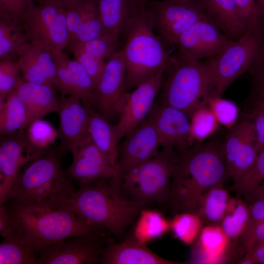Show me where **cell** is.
<instances>
[{
	"instance_id": "31",
	"label": "cell",
	"mask_w": 264,
	"mask_h": 264,
	"mask_svg": "<svg viewBox=\"0 0 264 264\" xmlns=\"http://www.w3.org/2000/svg\"><path fill=\"white\" fill-rule=\"evenodd\" d=\"M27 112L16 89L11 91L6 99L0 101V133L1 136L11 134L25 129Z\"/></svg>"
},
{
	"instance_id": "25",
	"label": "cell",
	"mask_w": 264,
	"mask_h": 264,
	"mask_svg": "<svg viewBox=\"0 0 264 264\" xmlns=\"http://www.w3.org/2000/svg\"><path fill=\"white\" fill-rule=\"evenodd\" d=\"M16 89L27 112L25 129L32 121L57 112L59 97L53 87L23 80Z\"/></svg>"
},
{
	"instance_id": "20",
	"label": "cell",
	"mask_w": 264,
	"mask_h": 264,
	"mask_svg": "<svg viewBox=\"0 0 264 264\" xmlns=\"http://www.w3.org/2000/svg\"><path fill=\"white\" fill-rule=\"evenodd\" d=\"M56 67L57 88L61 95L78 96L86 107L95 105V85L84 67L62 50L52 48Z\"/></svg>"
},
{
	"instance_id": "17",
	"label": "cell",
	"mask_w": 264,
	"mask_h": 264,
	"mask_svg": "<svg viewBox=\"0 0 264 264\" xmlns=\"http://www.w3.org/2000/svg\"><path fill=\"white\" fill-rule=\"evenodd\" d=\"M57 113L60 121L59 148L64 153L69 151L73 155L89 135L88 110L78 96L61 94Z\"/></svg>"
},
{
	"instance_id": "19",
	"label": "cell",
	"mask_w": 264,
	"mask_h": 264,
	"mask_svg": "<svg viewBox=\"0 0 264 264\" xmlns=\"http://www.w3.org/2000/svg\"><path fill=\"white\" fill-rule=\"evenodd\" d=\"M147 117L154 126L163 148H176L180 153L191 146L190 119L181 110L154 103Z\"/></svg>"
},
{
	"instance_id": "52",
	"label": "cell",
	"mask_w": 264,
	"mask_h": 264,
	"mask_svg": "<svg viewBox=\"0 0 264 264\" xmlns=\"http://www.w3.org/2000/svg\"><path fill=\"white\" fill-rule=\"evenodd\" d=\"M260 11V27L264 34V0H257Z\"/></svg>"
},
{
	"instance_id": "12",
	"label": "cell",
	"mask_w": 264,
	"mask_h": 264,
	"mask_svg": "<svg viewBox=\"0 0 264 264\" xmlns=\"http://www.w3.org/2000/svg\"><path fill=\"white\" fill-rule=\"evenodd\" d=\"M108 233L71 237L48 246L39 253L37 264L100 263Z\"/></svg>"
},
{
	"instance_id": "14",
	"label": "cell",
	"mask_w": 264,
	"mask_h": 264,
	"mask_svg": "<svg viewBox=\"0 0 264 264\" xmlns=\"http://www.w3.org/2000/svg\"><path fill=\"white\" fill-rule=\"evenodd\" d=\"M164 72L142 83L132 92L123 93L118 112L119 118L116 125L121 139L147 117L159 92Z\"/></svg>"
},
{
	"instance_id": "4",
	"label": "cell",
	"mask_w": 264,
	"mask_h": 264,
	"mask_svg": "<svg viewBox=\"0 0 264 264\" xmlns=\"http://www.w3.org/2000/svg\"><path fill=\"white\" fill-rule=\"evenodd\" d=\"M3 205L19 234L36 254L71 237L109 233L104 228L90 224L65 207L50 209L9 203Z\"/></svg>"
},
{
	"instance_id": "50",
	"label": "cell",
	"mask_w": 264,
	"mask_h": 264,
	"mask_svg": "<svg viewBox=\"0 0 264 264\" xmlns=\"http://www.w3.org/2000/svg\"><path fill=\"white\" fill-rule=\"evenodd\" d=\"M249 252H250L255 264H264V241L256 242Z\"/></svg>"
},
{
	"instance_id": "22",
	"label": "cell",
	"mask_w": 264,
	"mask_h": 264,
	"mask_svg": "<svg viewBox=\"0 0 264 264\" xmlns=\"http://www.w3.org/2000/svg\"><path fill=\"white\" fill-rule=\"evenodd\" d=\"M16 58L24 81L48 85L56 90V67L51 47L27 41L18 49Z\"/></svg>"
},
{
	"instance_id": "32",
	"label": "cell",
	"mask_w": 264,
	"mask_h": 264,
	"mask_svg": "<svg viewBox=\"0 0 264 264\" xmlns=\"http://www.w3.org/2000/svg\"><path fill=\"white\" fill-rule=\"evenodd\" d=\"M250 216L249 205L240 196L231 198L220 225L231 241L239 240Z\"/></svg>"
},
{
	"instance_id": "15",
	"label": "cell",
	"mask_w": 264,
	"mask_h": 264,
	"mask_svg": "<svg viewBox=\"0 0 264 264\" xmlns=\"http://www.w3.org/2000/svg\"><path fill=\"white\" fill-rule=\"evenodd\" d=\"M35 150L28 141L25 129L2 136L0 144V205L7 201L21 168L32 161Z\"/></svg>"
},
{
	"instance_id": "9",
	"label": "cell",
	"mask_w": 264,
	"mask_h": 264,
	"mask_svg": "<svg viewBox=\"0 0 264 264\" xmlns=\"http://www.w3.org/2000/svg\"><path fill=\"white\" fill-rule=\"evenodd\" d=\"M145 9L153 29L165 46L198 21L210 19L199 0H147Z\"/></svg>"
},
{
	"instance_id": "13",
	"label": "cell",
	"mask_w": 264,
	"mask_h": 264,
	"mask_svg": "<svg viewBox=\"0 0 264 264\" xmlns=\"http://www.w3.org/2000/svg\"><path fill=\"white\" fill-rule=\"evenodd\" d=\"M221 146L228 176L235 182L249 170L258 154L252 122L246 117L237 122L228 130Z\"/></svg>"
},
{
	"instance_id": "1",
	"label": "cell",
	"mask_w": 264,
	"mask_h": 264,
	"mask_svg": "<svg viewBox=\"0 0 264 264\" xmlns=\"http://www.w3.org/2000/svg\"><path fill=\"white\" fill-rule=\"evenodd\" d=\"M221 145L219 140L212 139L195 143L178 153L164 204L173 214H197L203 194L214 186L224 185L229 176Z\"/></svg>"
},
{
	"instance_id": "6",
	"label": "cell",
	"mask_w": 264,
	"mask_h": 264,
	"mask_svg": "<svg viewBox=\"0 0 264 264\" xmlns=\"http://www.w3.org/2000/svg\"><path fill=\"white\" fill-rule=\"evenodd\" d=\"M164 73L159 104L181 110L189 119L197 109L207 105L209 80L203 62L170 56Z\"/></svg>"
},
{
	"instance_id": "45",
	"label": "cell",
	"mask_w": 264,
	"mask_h": 264,
	"mask_svg": "<svg viewBox=\"0 0 264 264\" xmlns=\"http://www.w3.org/2000/svg\"><path fill=\"white\" fill-rule=\"evenodd\" d=\"M249 72L252 78L253 99H264V34L259 52Z\"/></svg>"
},
{
	"instance_id": "42",
	"label": "cell",
	"mask_w": 264,
	"mask_h": 264,
	"mask_svg": "<svg viewBox=\"0 0 264 264\" xmlns=\"http://www.w3.org/2000/svg\"><path fill=\"white\" fill-rule=\"evenodd\" d=\"M102 34H103V27L98 6L84 21L73 38L68 43V45L71 48L93 40Z\"/></svg>"
},
{
	"instance_id": "10",
	"label": "cell",
	"mask_w": 264,
	"mask_h": 264,
	"mask_svg": "<svg viewBox=\"0 0 264 264\" xmlns=\"http://www.w3.org/2000/svg\"><path fill=\"white\" fill-rule=\"evenodd\" d=\"M22 24L27 41L62 51L68 45L66 8L58 3L49 1L35 3Z\"/></svg>"
},
{
	"instance_id": "43",
	"label": "cell",
	"mask_w": 264,
	"mask_h": 264,
	"mask_svg": "<svg viewBox=\"0 0 264 264\" xmlns=\"http://www.w3.org/2000/svg\"><path fill=\"white\" fill-rule=\"evenodd\" d=\"M241 20L247 31L262 32L260 11L257 0H235Z\"/></svg>"
},
{
	"instance_id": "2",
	"label": "cell",
	"mask_w": 264,
	"mask_h": 264,
	"mask_svg": "<svg viewBox=\"0 0 264 264\" xmlns=\"http://www.w3.org/2000/svg\"><path fill=\"white\" fill-rule=\"evenodd\" d=\"M63 153L59 148L57 151L51 149L32 161L20 173L5 203L20 206L63 208L75 191L72 178L62 168Z\"/></svg>"
},
{
	"instance_id": "23",
	"label": "cell",
	"mask_w": 264,
	"mask_h": 264,
	"mask_svg": "<svg viewBox=\"0 0 264 264\" xmlns=\"http://www.w3.org/2000/svg\"><path fill=\"white\" fill-rule=\"evenodd\" d=\"M66 173L80 183H87L98 179L112 177L115 166L96 146L89 134L74 154Z\"/></svg>"
},
{
	"instance_id": "29",
	"label": "cell",
	"mask_w": 264,
	"mask_h": 264,
	"mask_svg": "<svg viewBox=\"0 0 264 264\" xmlns=\"http://www.w3.org/2000/svg\"><path fill=\"white\" fill-rule=\"evenodd\" d=\"M230 198L223 185L214 186L201 197L197 214L208 225H220Z\"/></svg>"
},
{
	"instance_id": "35",
	"label": "cell",
	"mask_w": 264,
	"mask_h": 264,
	"mask_svg": "<svg viewBox=\"0 0 264 264\" xmlns=\"http://www.w3.org/2000/svg\"><path fill=\"white\" fill-rule=\"evenodd\" d=\"M190 144L199 143L213 134L219 124L208 105L197 109L190 118Z\"/></svg>"
},
{
	"instance_id": "36",
	"label": "cell",
	"mask_w": 264,
	"mask_h": 264,
	"mask_svg": "<svg viewBox=\"0 0 264 264\" xmlns=\"http://www.w3.org/2000/svg\"><path fill=\"white\" fill-rule=\"evenodd\" d=\"M170 223L175 237L187 245L193 243L203 224L198 214L190 212L174 215Z\"/></svg>"
},
{
	"instance_id": "41",
	"label": "cell",
	"mask_w": 264,
	"mask_h": 264,
	"mask_svg": "<svg viewBox=\"0 0 264 264\" xmlns=\"http://www.w3.org/2000/svg\"><path fill=\"white\" fill-rule=\"evenodd\" d=\"M16 61L12 59L0 61V101H4L8 94L17 88L23 80Z\"/></svg>"
},
{
	"instance_id": "38",
	"label": "cell",
	"mask_w": 264,
	"mask_h": 264,
	"mask_svg": "<svg viewBox=\"0 0 264 264\" xmlns=\"http://www.w3.org/2000/svg\"><path fill=\"white\" fill-rule=\"evenodd\" d=\"M264 180V149L258 153L249 170L230 188L238 196L247 199Z\"/></svg>"
},
{
	"instance_id": "44",
	"label": "cell",
	"mask_w": 264,
	"mask_h": 264,
	"mask_svg": "<svg viewBox=\"0 0 264 264\" xmlns=\"http://www.w3.org/2000/svg\"><path fill=\"white\" fill-rule=\"evenodd\" d=\"M35 0H0V17L22 24Z\"/></svg>"
},
{
	"instance_id": "48",
	"label": "cell",
	"mask_w": 264,
	"mask_h": 264,
	"mask_svg": "<svg viewBox=\"0 0 264 264\" xmlns=\"http://www.w3.org/2000/svg\"><path fill=\"white\" fill-rule=\"evenodd\" d=\"M249 205L250 216L246 228L240 239V242L244 241L251 235L256 227L264 220V201L255 200Z\"/></svg>"
},
{
	"instance_id": "11",
	"label": "cell",
	"mask_w": 264,
	"mask_h": 264,
	"mask_svg": "<svg viewBox=\"0 0 264 264\" xmlns=\"http://www.w3.org/2000/svg\"><path fill=\"white\" fill-rule=\"evenodd\" d=\"M125 136L122 144L118 148L117 162L110 178V184L114 189L118 188L131 170L159 152L158 134L147 117Z\"/></svg>"
},
{
	"instance_id": "5",
	"label": "cell",
	"mask_w": 264,
	"mask_h": 264,
	"mask_svg": "<svg viewBox=\"0 0 264 264\" xmlns=\"http://www.w3.org/2000/svg\"><path fill=\"white\" fill-rule=\"evenodd\" d=\"M122 33L126 39L120 49L126 67V90L164 71L170 55L154 32L145 6L129 21Z\"/></svg>"
},
{
	"instance_id": "40",
	"label": "cell",
	"mask_w": 264,
	"mask_h": 264,
	"mask_svg": "<svg viewBox=\"0 0 264 264\" xmlns=\"http://www.w3.org/2000/svg\"><path fill=\"white\" fill-rule=\"evenodd\" d=\"M207 105L219 124L228 130L237 123L239 110L234 102L220 97H209Z\"/></svg>"
},
{
	"instance_id": "21",
	"label": "cell",
	"mask_w": 264,
	"mask_h": 264,
	"mask_svg": "<svg viewBox=\"0 0 264 264\" xmlns=\"http://www.w3.org/2000/svg\"><path fill=\"white\" fill-rule=\"evenodd\" d=\"M125 81V65L119 49L106 62L95 91V106L110 120L118 115Z\"/></svg>"
},
{
	"instance_id": "34",
	"label": "cell",
	"mask_w": 264,
	"mask_h": 264,
	"mask_svg": "<svg viewBox=\"0 0 264 264\" xmlns=\"http://www.w3.org/2000/svg\"><path fill=\"white\" fill-rule=\"evenodd\" d=\"M27 41L22 24L0 17V58L16 57L19 48Z\"/></svg>"
},
{
	"instance_id": "8",
	"label": "cell",
	"mask_w": 264,
	"mask_h": 264,
	"mask_svg": "<svg viewBox=\"0 0 264 264\" xmlns=\"http://www.w3.org/2000/svg\"><path fill=\"white\" fill-rule=\"evenodd\" d=\"M263 39L262 32L247 31L219 53L203 62L208 77L209 97H221L233 82L250 71Z\"/></svg>"
},
{
	"instance_id": "37",
	"label": "cell",
	"mask_w": 264,
	"mask_h": 264,
	"mask_svg": "<svg viewBox=\"0 0 264 264\" xmlns=\"http://www.w3.org/2000/svg\"><path fill=\"white\" fill-rule=\"evenodd\" d=\"M27 139L31 145L43 154L47 153L50 146L55 144L58 131L46 121L37 119L31 122L26 129Z\"/></svg>"
},
{
	"instance_id": "30",
	"label": "cell",
	"mask_w": 264,
	"mask_h": 264,
	"mask_svg": "<svg viewBox=\"0 0 264 264\" xmlns=\"http://www.w3.org/2000/svg\"><path fill=\"white\" fill-rule=\"evenodd\" d=\"M170 229V221L160 212L145 208L130 233L139 242L146 243L162 237Z\"/></svg>"
},
{
	"instance_id": "3",
	"label": "cell",
	"mask_w": 264,
	"mask_h": 264,
	"mask_svg": "<svg viewBox=\"0 0 264 264\" xmlns=\"http://www.w3.org/2000/svg\"><path fill=\"white\" fill-rule=\"evenodd\" d=\"M64 207L119 239L124 238L126 229L144 209L113 188L110 179L105 178L80 183Z\"/></svg>"
},
{
	"instance_id": "33",
	"label": "cell",
	"mask_w": 264,
	"mask_h": 264,
	"mask_svg": "<svg viewBox=\"0 0 264 264\" xmlns=\"http://www.w3.org/2000/svg\"><path fill=\"white\" fill-rule=\"evenodd\" d=\"M18 232V231H17ZM18 232L0 243V264H37V256Z\"/></svg>"
},
{
	"instance_id": "16",
	"label": "cell",
	"mask_w": 264,
	"mask_h": 264,
	"mask_svg": "<svg viewBox=\"0 0 264 264\" xmlns=\"http://www.w3.org/2000/svg\"><path fill=\"white\" fill-rule=\"evenodd\" d=\"M233 41L210 19H205L198 22L183 32L175 45L181 56L201 61L219 53Z\"/></svg>"
},
{
	"instance_id": "39",
	"label": "cell",
	"mask_w": 264,
	"mask_h": 264,
	"mask_svg": "<svg viewBox=\"0 0 264 264\" xmlns=\"http://www.w3.org/2000/svg\"><path fill=\"white\" fill-rule=\"evenodd\" d=\"M120 36V34H103L93 40L71 48H78L94 58L105 61L117 50Z\"/></svg>"
},
{
	"instance_id": "24",
	"label": "cell",
	"mask_w": 264,
	"mask_h": 264,
	"mask_svg": "<svg viewBox=\"0 0 264 264\" xmlns=\"http://www.w3.org/2000/svg\"><path fill=\"white\" fill-rule=\"evenodd\" d=\"M101 264H180L166 260L152 251L146 243L135 239L129 232L121 242L108 237L102 250Z\"/></svg>"
},
{
	"instance_id": "28",
	"label": "cell",
	"mask_w": 264,
	"mask_h": 264,
	"mask_svg": "<svg viewBox=\"0 0 264 264\" xmlns=\"http://www.w3.org/2000/svg\"><path fill=\"white\" fill-rule=\"evenodd\" d=\"M89 114L88 132L96 146L115 167L118 159V143L121 139L116 125L92 107H86Z\"/></svg>"
},
{
	"instance_id": "18",
	"label": "cell",
	"mask_w": 264,
	"mask_h": 264,
	"mask_svg": "<svg viewBox=\"0 0 264 264\" xmlns=\"http://www.w3.org/2000/svg\"><path fill=\"white\" fill-rule=\"evenodd\" d=\"M231 241L220 225H207L202 227L193 242L190 264H224L236 262L237 256L245 253L239 243Z\"/></svg>"
},
{
	"instance_id": "27",
	"label": "cell",
	"mask_w": 264,
	"mask_h": 264,
	"mask_svg": "<svg viewBox=\"0 0 264 264\" xmlns=\"http://www.w3.org/2000/svg\"><path fill=\"white\" fill-rule=\"evenodd\" d=\"M147 0H98L103 34L122 33L129 21L144 8Z\"/></svg>"
},
{
	"instance_id": "7",
	"label": "cell",
	"mask_w": 264,
	"mask_h": 264,
	"mask_svg": "<svg viewBox=\"0 0 264 264\" xmlns=\"http://www.w3.org/2000/svg\"><path fill=\"white\" fill-rule=\"evenodd\" d=\"M178 157L174 149L163 148L157 155L131 170L114 189L143 209L154 202L164 204Z\"/></svg>"
},
{
	"instance_id": "53",
	"label": "cell",
	"mask_w": 264,
	"mask_h": 264,
	"mask_svg": "<svg viewBox=\"0 0 264 264\" xmlns=\"http://www.w3.org/2000/svg\"><path fill=\"white\" fill-rule=\"evenodd\" d=\"M74 0H35V2H37L38 3L44 1H52L58 3L65 7L67 4Z\"/></svg>"
},
{
	"instance_id": "49",
	"label": "cell",
	"mask_w": 264,
	"mask_h": 264,
	"mask_svg": "<svg viewBox=\"0 0 264 264\" xmlns=\"http://www.w3.org/2000/svg\"><path fill=\"white\" fill-rule=\"evenodd\" d=\"M13 220L3 204L0 205V235L3 239L12 237L17 234Z\"/></svg>"
},
{
	"instance_id": "47",
	"label": "cell",
	"mask_w": 264,
	"mask_h": 264,
	"mask_svg": "<svg viewBox=\"0 0 264 264\" xmlns=\"http://www.w3.org/2000/svg\"><path fill=\"white\" fill-rule=\"evenodd\" d=\"M71 49L75 60L84 67L92 79L96 87L102 75L106 62L94 58L78 48L73 47Z\"/></svg>"
},
{
	"instance_id": "26",
	"label": "cell",
	"mask_w": 264,
	"mask_h": 264,
	"mask_svg": "<svg viewBox=\"0 0 264 264\" xmlns=\"http://www.w3.org/2000/svg\"><path fill=\"white\" fill-rule=\"evenodd\" d=\"M211 22L233 40L247 30L239 16L235 0H199Z\"/></svg>"
},
{
	"instance_id": "46",
	"label": "cell",
	"mask_w": 264,
	"mask_h": 264,
	"mask_svg": "<svg viewBox=\"0 0 264 264\" xmlns=\"http://www.w3.org/2000/svg\"><path fill=\"white\" fill-rule=\"evenodd\" d=\"M253 106L246 117L253 123L258 153L264 149V99H253Z\"/></svg>"
},
{
	"instance_id": "51",
	"label": "cell",
	"mask_w": 264,
	"mask_h": 264,
	"mask_svg": "<svg viewBox=\"0 0 264 264\" xmlns=\"http://www.w3.org/2000/svg\"><path fill=\"white\" fill-rule=\"evenodd\" d=\"M255 200L264 201V184L260 185L246 201L251 202Z\"/></svg>"
}]
</instances>
